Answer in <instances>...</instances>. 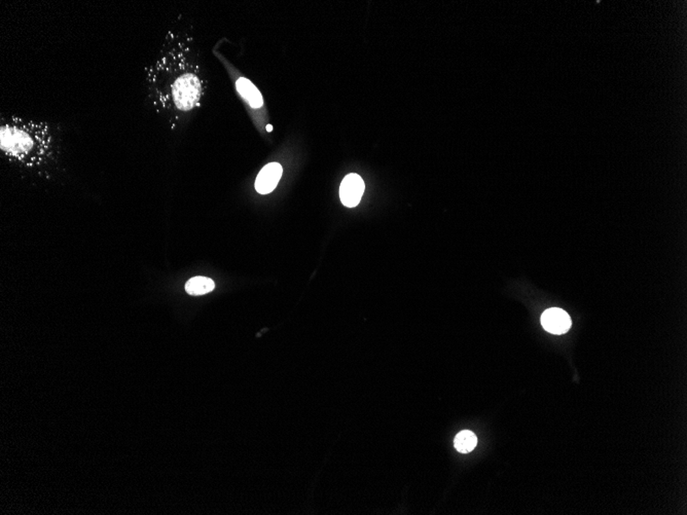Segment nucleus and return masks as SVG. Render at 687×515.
Here are the masks:
<instances>
[{"instance_id":"1","label":"nucleus","mask_w":687,"mask_h":515,"mask_svg":"<svg viewBox=\"0 0 687 515\" xmlns=\"http://www.w3.org/2000/svg\"><path fill=\"white\" fill-rule=\"evenodd\" d=\"M190 40L170 35L159 57L144 68L145 102L171 127H177L181 116L201 104L205 83L200 66L191 59Z\"/></svg>"},{"instance_id":"2","label":"nucleus","mask_w":687,"mask_h":515,"mask_svg":"<svg viewBox=\"0 0 687 515\" xmlns=\"http://www.w3.org/2000/svg\"><path fill=\"white\" fill-rule=\"evenodd\" d=\"M62 126L19 114L0 116V152L11 164L49 176L57 164Z\"/></svg>"},{"instance_id":"3","label":"nucleus","mask_w":687,"mask_h":515,"mask_svg":"<svg viewBox=\"0 0 687 515\" xmlns=\"http://www.w3.org/2000/svg\"><path fill=\"white\" fill-rule=\"evenodd\" d=\"M364 179L357 174H349L345 177L340 188V198L342 203L349 208H354L360 203L362 195H364Z\"/></svg>"},{"instance_id":"4","label":"nucleus","mask_w":687,"mask_h":515,"mask_svg":"<svg viewBox=\"0 0 687 515\" xmlns=\"http://www.w3.org/2000/svg\"><path fill=\"white\" fill-rule=\"evenodd\" d=\"M542 324L546 332L553 334H566L571 327V319L564 310L551 308L542 314Z\"/></svg>"},{"instance_id":"5","label":"nucleus","mask_w":687,"mask_h":515,"mask_svg":"<svg viewBox=\"0 0 687 515\" xmlns=\"http://www.w3.org/2000/svg\"><path fill=\"white\" fill-rule=\"evenodd\" d=\"M282 166L278 163L268 164L265 166L256 180V192L261 195H267L272 193L276 188L277 184L280 181L282 176Z\"/></svg>"},{"instance_id":"6","label":"nucleus","mask_w":687,"mask_h":515,"mask_svg":"<svg viewBox=\"0 0 687 515\" xmlns=\"http://www.w3.org/2000/svg\"><path fill=\"white\" fill-rule=\"evenodd\" d=\"M236 89H237L238 93L240 94L247 102L249 103L250 107L253 108H260L263 107V99L261 96V93L258 91V87H256L249 80L245 78H239L237 82H236Z\"/></svg>"},{"instance_id":"7","label":"nucleus","mask_w":687,"mask_h":515,"mask_svg":"<svg viewBox=\"0 0 687 515\" xmlns=\"http://www.w3.org/2000/svg\"><path fill=\"white\" fill-rule=\"evenodd\" d=\"M215 283L207 277H193L186 282V291L191 296H203L213 291Z\"/></svg>"},{"instance_id":"8","label":"nucleus","mask_w":687,"mask_h":515,"mask_svg":"<svg viewBox=\"0 0 687 515\" xmlns=\"http://www.w3.org/2000/svg\"><path fill=\"white\" fill-rule=\"evenodd\" d=\"M477 436H475L474 432L472 431H461L460 433L457 434L456 437H455V449H456L459 453H470V452L474 451L475 447H477Z\"/></svg>"},{"instance_id":"9","label":"nucleus","mask_w":687,"mask_h":515,"mask_svg":"<svg viewBox=\"0 0 687 515\" xmlns=\"http://www.w3.org/2000/svg\"><path fill=\"white\" fill-rule=\"evenodd\" d=\"M272 126H268V131H271Z\"/></svg>"}]
</instances>
